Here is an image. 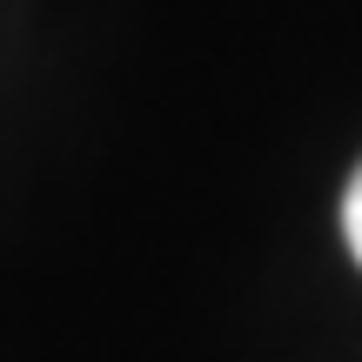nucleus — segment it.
Segmentation results:
<instances>
[{"instance_id":"obj_1","label":"nucleus","mask_w":362,"mask_h":362,"mask_svg":"<svg viewBox=\"0 0 362 362\" xmlns=\"http://www.w3.org/2000/svg\"><path fill=\"white\" fill-rule=\"evenodd\" d=\"M342 235H349V255L362 262V168L349 181V194H342Z\"/></svg>"}]
</instances>
